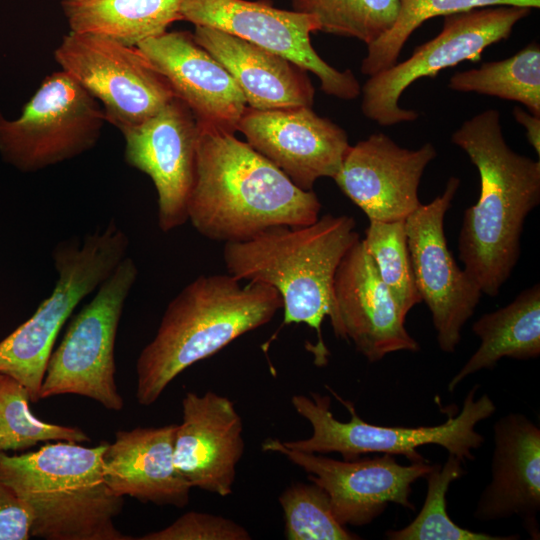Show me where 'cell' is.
I'll return each instance as SVG.
<instances>
[{
  "label": "cell",
  "mask_w": 540,
  "mask_h": 540,
  "mask_svg": "<svg viewBox=\"0 0 540 540\" xmlns=\"http://www.w3.org/2000/svg\"><path fill=\"white\" fill-rule=\"evenodd\" d=\"M198 127L187 217L203 237L241 242L273 226H305L320 217L313 190L300 189L234 133Z\"/></svg>",
  "instance_id": "cell-1"
},
{
  "label": "cell",
  "mask_w": 540,
  "mask_h": 540,
  "mask_svg": "<svg viewBox=\"0 0 540 540\" xmlns=\"http://www.w3.org/2000/svg\"><path fill=\"white\" fill-rule=\"evenodd\" d=\"M451 141L480 176L479 199L463 215L459 258L482 293L494 297L518 262L525 219L540 202V162L507 145L496 109L464 121Z\"/></svg>",
  "instance_id": "cell-2"
},
{
  "label": "cell",
  "mask_w": 540,
  "mask_h": 540,
  "mask_svg": "<svg viewBox=\"0 0 540 540\" xmlns=\"http://www.w3.org/2000/svg\"><path fill=\"white\" fill-rule=\"evenodd\" d=\"M241 282L228 273L201 275L169 302L154 338L137 359L139 404L155 403L185 369L269 323L282 309L273 287Z\"/></svg>",
  "instance_id": "cell-3"
},
{
  "label": "cell",
  "mask_w": 540,
  "mask_h": 540,
  "mask_svg": "<svg viewBox=\"0 0 540 540\" xmlns=\"http://www.w3.org/2000/svg\"><path fill=\"white\" fill-rule=\"evenodd\" d=\"M355 227L351 216L325 214L309 225L273 226L248 240L224 244L228 274L273 287L282 299V324L303 323L316 331L318 341L310 351L317 366L328 361L322 322L331 313L336 269L360 239Z\"/></svg>",
  "instance_id": "cell-4"
},
{
  "label": "cell",
  "mask_w": 540,
  "mask_h": 540,
  "mask_svg": "<svg viewBox=\"0 0 540 540\" xmlns=\"http://www.w3.org/2000/svg\"><path fill=\"white\" fill-rule=\"evenodd\" d=\"M103 442L60 441L20 455L0 452V479L31 510V536L47 540H130L114 525L123 497L104 481Z\"/></svg>",
  "instance_id": "cell-5"
},
{
  "label": "cell",
  "mask_w": 540,
  "mask_h": 540,
  "mask_svg": "<svg viewBox=\"0 0 540 540\" xmlns=\"http://www.w3.org/2000/svg\"><path fill=\"white\" fill-rule=\"evenodd\" d=\"M129 239L114 222L84 238L60 242L52 252L57 280L34 314L0 341V373L41 399V387L60 329L76 306L112 274L126 257Z\"/></svg>",
  "instance_id": "cell-6"
},
{
  "label": "cell",
  "mask_w": 540,
  "mask_h": 540,
  "mask_svg": "<svg viewBox=\"0 0 540 540\" xmlns=\"http://www.w3.org/2000/svg\"><path fill=\"white\" fill-rule=\"evenodd\" d=\"M344 405L351 418L337 420L331 410V398L312 392L310 397L296 394L291 403L296 412L312 426V435L306 439L281 441L290 449L308 453H339L344 460H353L370 453L404 456L410 463L427 461L418 448L434 444L446 449L463 463L474 460L473 450L479 449L484 437L476 425L496 411L487 393L475 398L479 385L473 386L463 401L459 414L435 426L403 427L381 426L365 422L356 412L354 403L340 397L327 387Z\"/></svg>",
  "instance_id": "cell-7"
},
{
  "label": "cell",
  "mask_w": 540,
  "mask_h": 540,
  "mask_svg": "<svg viewBox=\"0 0 540 540\" xmlns=\"http://www.w3.org/2000/svg\"><path fill=\"white\" fill-rule=\"evenodd\" d=\"M137 275L135 262L126 256L72 319L49 358L41 399L75 394L93 399L108 410H122L124 401L115 382L114 348Z\"/></svg>",
  "instance_id": "cell-8"
},
{
  "label": "cell",
  "mask_w": 540,
  "mask_h": 540,
  "mask_svg": "<svg viewBox=\"0 0 540 540\" xmlns=\"http://www.w3.org/2000/svg\"><path fill=\"white\" fill-rule=\"evenodd\" d=\"M105 122L99 102L56 71L42 80L18 118L0 111V156L21 172H37L91 150Z\"/></svg>",
  "instance_id": "cell-9"
},
{
  "label": "cell",
  "mask_w": 540,
  "mask_h": 540,
  "mask_svg": "<svg viewBox=\"0 0 540 540\" xmlns=\"http://www.w3.org/2000/svg\"><path fill=\"white\" fill-rule=\"evenodd\" d=\"M530 12L528 7L499 6L446 15L437 36L417 46L406 60L368 78L362 88L363 114L380 126L416 120V111L399 105L406 88L463 61L481 60L487 47L507 39Z\"/></svg>",
  "instance_id": "cell-10"
},
{
  "label": "cell",
  "mask_w": 540,
  "mask_h": 540,
  "mask_svg": "<svg viewBox=\"0 0 540 540\" xmlns=\"http://www.w3.org/2000/svg\"><path fill=\"white\" fill-rule=\"evenodd\" d=\"M53 55L61 70L102 104L106 122L121 133L175 97L167 78L137 46L69 31Z\"/></svg>",
  "instance_id": "cell-11"
},
{
  "label": "cell",
  "mask_w": 540,
  "mask_h": 540,
  "mask_svg": "<svg viewBox=\"0 0 540 540\" xmlns=\"http://www.w3.org/2000/svg\"><path fill=\"white\" fill-rule=\"evenodd\" d=\"M180 13L195 26L224 31L288 59L313 73L327 95L353 100L361 92L351 70L330 66L313 48L310 35L318 24L310 14L248 0H182Z\"/></svg>",
  "instance_id": "cell-12"
},
{
  "label": "cell",
  "mask_w": 540,
  "mask_h": 540,
  "mask_svg": "<svg viewBox=\"0 0 540 540\" xmlns=\"http://www.w3.org/2000/svg\"><path fill=\"white\" fill-rule=\"evenodd\" d=\"M459 185V178L450 177L441 195L421 204L405 219L417 290L431 313L438 346L445 353L457 348L461 330L483 294L455 262L444 233V217Z\"/></svg>",
  "instance_id": "cell-13"
},
{
  "label": "cell",
  "mask_w": 540,
  "mask_h": 540,
  "mask_svg": "<svg viewBox=\"0 0 540 540\" xmlns=\"http://www.w3.org/2000/svg\"><path fill=\"white\" fill-rule=\"evenodd\" d=\"M261 449L282 454L308 473V479L327 492L333 513L344 526L367 525L390 503L414 510L412 484L434 467L428 461L401 465L391 454L337 460L287 448L274 438L266 439Z\"/></svg>",
  "instance_id": "cell-14"
},
{
  "label": "cell",
  "mask_w": 540,
  "mask_h": 540,
  "mask_svg": "<svg viewBox=\"0 0 540 540\" xmlns=\"http://www.w3.org/2000/svg\"><path fill=\"white\" fill-rule=\"evenodd\" d=\"M124 160L152 180L157 193V221L170 232L188 222L187 205L194 182L199 127L178 97L143 123L122 132Z\"/></svg>",
  "instance_id": "cell-15"
},
{
  "label": "cell",
  "mask_w": 540,
  "mask_h": 540,
  "mask_svg": "<svg viewBox=\"0 0 540 540\" xmlns=\"http://www.w3.org/2000/svg\"><path fill=\"white\" fill-rule=\"evenodd\" d=\"M329 316L337 338L351 341L369 362L399 351L418 352L419 343L405 328L404 316L362 239L341 259L332 283Z\"/></svg>",
  "instance_id": "cell-16"
},
{
  "label": "cell",
  "mask_w": 540,
  "mask_h": 540,
  "mask_svg": "<svg viewBox=\"0 0 540 540\" xmlns=\"http://www.w3.org/2000/svg\"><path fill=\"white\" fill-rule=\"evenodd\" d=\"M236 131L305 191L313 190L319 178L333 179L350 147L344 129L307 106L272 110L247 106Z\"/></svg>",
  "instance_id": "cell-17"
},
{
  "label": "cell",
  "mask_w": 540,
  "mask_h": 540,
  "mask_svg": "<svg viewBox=\"0 0 540 540\" xmlns=\"http://www.w3.org/2000/svg\"><path fill=\"white\" fill-rule=\"evenodd\" d=\"M436 156L432 143L407 149L373 133L349 147L333 180L369 221L405 220L421 205L420 180Z\"/></svg>",
  "instance_id": "cell-18"
},
{
  "label": "cell",
  "mask_w": 540,
  "mask_h": 540,
  "mask_svg": "<svg viewBox=\"0 0 540 540\" xmlns=\"http://www.w3.org/2000/svg\"><path fill=\"white\" fill-rule=\"evenodd\" d=\"M233 401L214 391L187 392L174 440V464L192 488L226 497L245 444Z\"/></svg>",
  "instance_id": "cell-19"
},
{
  "label": "cell",
  "mask_w": 540,
  "mask_h": 540,
  "mask_svg": "<svg viewBox=\"0 0 540 540\" xmlns=\"http://www.w3.org/2000/svg\"><path fill=\"white\" fill-rule=\"evenodd\" d=\"M137 47L167 78L199 126L235 133L247 107L245 97L230 73L192 33L166 31Z\"/></svg>",
  "instance_id": "cell-20"
},
{
  "label": "cell",
  "mask_w": 540,
  "mask_h": 540,
  "mask_svg": "<svg viewBox=\"0 0 540 540\" xmlns=\"http://www.w3.org/2000/svg\"><path fill=\"white\" fill-rule=\"evenodd\" d=\"M491 481L474 511L480 522L517 516L532 539H539L540 428L521 413L500 417L493 426Z\"/></svg>",
  "instance_id": "cell-21"
},
{
  "label": "cell",
  "mask_w": 540,
  "mask_h": 540,
  "mask_svg": "<svg viewBox=\"0 0 540 540\" xmlns=\"http://www.w3.org/2000/svg\"><path fill=\"white\" fill-rule=\"evenodd\" d=\"M178 424L120 430L103 454V476L118 496L185 507L192 487L174 464Z\"/></svg>",
  "instance_id": "cell-22"
},
{
  "label": "cell",
  "mask_w": 540,
  "mask_h": 540,
  "mask_svg": "<svg viewBox=\"0 0 540 540\" xmlns=\"http://www.w3.org/2000/svg\"><path fill=\"white\" fill-rule=\"evenodd\" d=\"M193 35L230 73L248 107L258 110L312 107L315 90L307 71L298 65L215 28L195 26Z\"/></svg>",
  "instance_id": "cell-23"
},
{
  "label": "cell",
  "mask_w": 540,
  "mask_h": 540,
  "mask_svg": "<svg viewBox=\"0 0 540 540\" xmlns=\"http://www.w3.org/2000/svg\"><path fill=\"white\" fill-rule=\"evenodd\" d=\"M480 345L447 385L449 392L468 376L493 369L505 357L528 360L540 355V285L519 293L508 305L482 315L472 325Z\"/></svg>",
  "instance_id": "cell-24"
},
{
  "label": "cell",
  "mask_w": 540,
  "mask_h": 540,
  "mask_svg": "<svg viewBox=\"0 0 540 540\" xmlns=\"http://www.w3.org/2000/svg\"><path fill=\"white\" fill-rule=\"evenodd\" d=\"M182 0H62L71 32L102 35L127 46L167 31L181 21Z\"/></svg>",
  "instance_id": "cell-25"
},
{
  "label": "cell",
  "mask_w": 540,
  "mask_h": 540,
  "mask_svg": "<svg viewBox=\"0 0 540 540\" xmlns=\"http://www.w3.org/2000/svg\"><path fill=\"white\" fill-rule=\"evenodd\" d=\"M448 87L516 101L540 115V45L533 42L509 58L456 72Z\"/></svg>",
  "instance_id": "cell-26"
},
{
  "label": "cell",
  "mask_w": 540,
  "mask_h": 540,
  "mask_svg": "<svg viewBox=\"0 0 540 540\" xmlns=\"http://www.w3.org/2000/svg\"><path fill=\"white\" fill-rule=\"evenodd\" d=\"M399 5L398 17L392 28L367 45L361 72L368 77L394 65L411 34L433 17L490 6L539 8L540 0H399Z\"/></svg>",
  "instance_id": "cell-27"
},
{
  "label": "cell",
  "mask_w": 540,
  "mask_h": 540,
  "mask_svg": "<svg viewBox=\"0 0 540 540\" xmlns=\"http://www.w3.org/2000/svg\"><path fill=\"white\" fill-rule=\"evenodd\" d=\"M463 463L449 454L443 465L434 464L424 477L427 493L417 516L407 526L385 532L389 540H517L518 534L491 535L458 526L447 512L446 494L449 486L465 474Z\"/></svg>",
  "instance_id": "cell-28"
},
{
  "label": "cell",
  "mask_w": 540,
  "mask_h": 540,
  "mask_svg": "<svg viewBox=\"0 0 540 540\" xmlns=\"http://www.w3.org/2000/svg\"><path fill=\"white\" fill-rule=\"evenodd\" d=\"M292 5L312 15L318 31L356 38L366 45L392 28L400 7L399 0H292Z\"/></svg>",
  "instance_id": "cell-29"
},
{
  "label": "cell",
  "mask_w": 540,
  "mask_h": 540,
  "mask_svg": "<svg viewBox=\"0 0 540 540\" xmlns=\"http://www.w3.org/2000/svg\"><path fill=\"white\" fill-rule=\"evenodd\" d=\"M27 389L0 373V452L23 450L50 440L85 442L89 437L77 427L47 423L32 414Z\"/></svg>",
  "instance_id": "cell-30"
},
{
  "label": "cell",
  "mask_w": 540,
  "mask_h": 540,
  "mask_svg": "<svg viewBox=\"0 0 540 540\" xmlns=\"http://www.w3.org/2000/svg\"><path fill=\"white\" fill-rule=\"evenodd\" d=\"M378 274L404 316L422 302L407 245L405 220L369 221L362 239Z\"/></svg>",
  "instance_id": "cell-31"
},
{
  "label": "cell",
  "mask_w": 540,
  "mask_h": 540,
  "mask_svg": "<svg viewBox=\"0 0 540 540\" xmlns=\"http://www.w3.org/2000/svg\"><path fill=\"white\" fill-rule=\"evenodd\" d=\"M287 540H355L335 517L327 492L312 482L292 483L278 497Z\"/></svg>",
  "instance_id": "cell-32"
},
{
  "label": "cell",
  "mask_w": 540,
  "mask_h": 540,
  "mask_svg": "<svg viewBox=\"0 0 540 540\" xmlns=\"http://www.w3.org/2000/svg\"><path fill=\"white\" fill-rule=\"evenodd\" d=\"M140 540H250L248 530L237 522L219 515L190 511L171 525L147 533Z\"/></svg>",
  "instance_id": "cell-33"
},
{
  "label": "cell",
  "mask_w": 540,
  "mask_h": 540,
  "mask_svg": "<svg viewBox=\"0 0 540 540\" xmlns=\"http://www.w3.org/2000/svg\"><path fill=\"white\" fill-rule=\"evenodd\" d=\"M31 525L29 507L0 479V540H28Z\"/></svg>",
  "instance_id": "cell-34"
},
{
  "label": "cell",
  "mask_w": 540,
  "mask_h": 540,
  "mask_svg": "<svg viewBox=\"0 0 540 540\" xmlns=\"http://www.w3.org/2000/svg\"><path fill=\"white\" fill-rule=\"evenodd\" d=\"M513 115L516 121L521 124L526 131L527 141L534 148L537 155H540V115L527 113L520 107H515Z\"/></svg>",
  "instance_id": "cell-35"
}]
</instances>
